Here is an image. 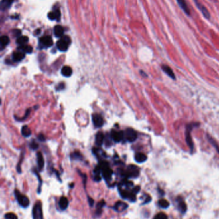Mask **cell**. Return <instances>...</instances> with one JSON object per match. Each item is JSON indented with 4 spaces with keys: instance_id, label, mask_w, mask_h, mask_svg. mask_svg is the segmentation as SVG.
<instances>
[{
    "instance_id": "1",
    "label": "cell",
    "mask_w": 219,
    "mask_h": 219,
    "mask_svg": "<svg viewBox=\"0 0 219 219\" xmlns=\"http://www.w3.org/2000/svg\"><path fill=\"white\" fill-rule=\"evenodd\" d=\"M133 183L125 179L118 184V192L122 199L129 200L131 202H135L136 200V194L133 191Z\"/></svg>"
},
{
    "instance_id": "2",
    "label": "cell",
    "mask_w": 219,
    "mask_h": 219,
    "mask_svg": "<svg viewBox=\"0 0 219 219\" xmlns=\"http://www.w3.org/2000/svg\"><path fill=\"white\" fill-rule=\"evenodd\" d=\"M100 167L102 168V174L103 178L107 182H109L112 179L113 171L109 167V164L106 162H102L100 163Z\"/></svg>"
},
{
    "instance_id": "3",
    "label": "cell",
    "mask_w": 219,
    "mask_h": 219,
    "mask_svg": "<svg viewBox=\"0 0 219 219\" xmlns=\"http://www.w3.org/2000/svg\"><path fill=\"white\" fill-rule=\"evenodd\" d=\"M14 194L18 204H19L20 206L23 208H26L30 206V200H29L28 197L22 194L17 189H15Z\"/></svg>"
},
{
    "instance_id": "4",
    "label": "cell",
    "mask_w": 219,
    "mask_h": 219,
    "mask_svg": "<svg viewBox=\"0 0 219 219\" xmlns=\"http://www.w3.org/2000/svg\"><path fill=\"white\" fill-rule=\"evenodd\" d=\"M139 169L135 165H129L127 170L125 172L122 171V174L123 176L127 178H136L139 176Z\"/></svg>"
},
{
    "instance_id": "5",
    "label": "cell",
    "mask_w": 219,
    "mask_h": 219,
    "mask_svg": "<svg viewBox=\"0 0 219 219\" xmlns=\"http://www.w3.org/2000/svg\"><path fill=\"white\" fill-rule=\"evenodd\" d=\"M71 43V39L68 36H64L58 41L57 43V47L60 51H66L68 49Z\"/></svg>"
},
{
    "instance_id": "6",
    "label": "cell",
    "mask_w": 219,
    "mask_h": 219,
    "mask_svg": "<svg viewBox=\"0 0 219 219\" xmlns=\"http://www.w3.org/2000/svg\"><path fill=\"white\" fill-rule=\"evenodd\" d=\"M32 217L33 219H43V209L42 204L40 201H38L34 204L32 210Z\"/></svg>"
},
{
    "instance_id": "7",
    "label": "cell",
    "mask_w": 219,
    "mask_h": 219,
    "mask_svg": "<svg viewBox=\"0 0 219 219\" xmlns=\"http://www.w3.org/2000/svg\"><path fill=\"white\" fill-rule=\"evenodd\" d=\"M124 133V138L126 139L127 141H128L129 142H133L136 140L137 138V133L135 131V130H134L132 128H128L125 131V132H123Z\"/></svg>"
},
{
    "instance_id": "8",
    "label": "cell",
    "mask_w": 219,
    "mask_h": 219,
    "mask_svg": "<svg viewBox=\"0 0 219 219\" xmlns=\"http://www.w3.org/2000/svg\"><path fill=\"white\" fill-rule=\"evenodd\" d=\"M194 125H195L194 124H189L188 126H187V128L186 131V142L191 151H192V150L194 149V144H193V142H192V139L190 135L191 134L190 131L192 130V128H194Z\"/></svg>"
},
{
    "instance_id": "9",
    "label": "cell",
    "mask_w": 219,
    "mask_h": 219,
    "mask_svg": "<svg viewBox=\"0 0 219 219\" xmlns=\"http://www.w3.org/2000/svg\"><path fill=\"white\" fill-rule=\"evenodd\" d=\"M194 2L198 9L200 10V11L201 12L202 15H204V17L206 18V19H209L210 18V14L208 9H206V7L204 5H202L199 0H194Z\"/></svg>"
},
{
    "instance_id": "10",
    "label": "cell",
    "mask_w": 219,
    "mask_h": 219,
    "mask_svg": "<svg viewBox=\"0 0 219 219\" xmlns=\"http://www.w3.org/2000/svg\"><path fill=\"white\" fill-rule=\"evenodd\" d=\"M111 138L113 141L118 143V142L122 141L124 138V133L122 131L113 130L111 133Z\"/></svg>"
},
{
    "instance_id": "11",
    "label": "cell",
    "mask_w": 219,
    "mask_h": 219,
    "mask_svg": "<svg viewBox=\"0 0 219 219\" xmlns=\"http://www.w3.org/2000/svg\"><path fill=\"white\" fill-rule=\"evenodd\" d=\"M128 207V204H126L125 202H123V201H121V200H118V201L115 203V206H113V209L117 212L121 213L125 211Z\"/></svg>"
},
{
    "instance_id": "12",
    "label": "cell",
    "mask_w": 219,
    "mask_h": 219,
    "mask_svg": "<svg viewBox=\"0 0 219 219\" xmlns=\"http://www.w3.org/2000/svg\"><path fill=\"white\" fill-rule=\"evenodd\" d=\"M92 119L96 128H101L104 125V120L102 116L99 114H93L92 115Z\"/></svg>"
},
{
    "instance_id": "13",
    "label": "cell",
    "mask_w": 219,
    "mask_h": 219,
    "mask_svg": "<svg viewBox=\"0 0 219 219\" xmlns=\"http://www.w3.org/2000/svg\"><path fill=\"white\" fill-rule=\"evenodd\" d=\"M68 205H69V200H68V198L64 196L60 197L59 202V206L60 209L62 211H64L68 208Z\"/></svg>"
},
{
    "instance_id": "14",
    "label": "cell",
    "mask_w": 219,
    "mask_h": 219,
    "mask_svg": "<svg viewBox=\"0 0 219 219\" xmlns=\"http://www.w3.org/2000/svg\"><path fill=\"white\" fill-rule=\"evenodd\" d=\"M177 2L178 3L179 7L181 8V9L183 10L186 15H190V11L188 5H187L185 0H177Z\"/></svg>"
},
{
    "instance_id": "15",
    "label": "cell",
    "mask_w": 219,
    "mask_h": 219,
    "mask_svg": "<svg viewBox=\"0 0 219 219\" xmlns=\"http://www.w3.org/2000/svg\"><path fill=\"white\" fill-rule=\"evenodd\" d=\"M37 162H38V165L39 170L41 171L43 169L44 166V160L41 152H38L37 153Z\"/></svg>"
},
{
    "instance_id": "16",
    "label": "cell",
    "mask_w": 219,
    "mask_h": 219,
    "mask_svg": "<svg viewBox=\"0 0 219 219\" xmlns=\"http://www.w3.org/2000/svg\"><path fill=\"white\" fill-rule=\"evenodd\" d=\"M41 43L44 46L46 47H49L52 46L53 41L52 39L50 36H44L41 39Z\"/></svg>"
},
{
    "instance_id": "17",
    "label": "cell",
    "mask_w": 219,
    "mask_h": 219,
    "mask_svg": "<svg viewBox=\"0 0 219 219\" xmlns=\"http://www.w3.org/2000/svg\"><path fill=\"white\" fill-rule=\"evenodd\" d=\"M25 54L23 51H17L14 53L12 55V59L15 62H20L25 59Z\"/></svg>"
},
{
    "instance_id": "18",
    "label": "cell",
    "mask_w": 219,
    "mask_h": 219,
    "mask_svg": "<svg viewBox=\"0 0 219 219\" xmlns=\"http://www.w3.org/2000/svg\"><path fill=\"white\" fill-rule=\"evenodd\" d=\"M134 159H135L136 162L141 163L145 162L147 159V157L145 154L142 153V152H138L134 156Z\"/></svg>"
},
{
    "instance_id": "19",
    "label": "cell",
    "mask_w": 219,
    "mask_h": 219,
    "mask_svg": "<svg viewBox=\"0 0 219 219\" xmlns=\"http://www.w3.org/2000/svg\"><path fill=\"white\" fill-rule=\"evenodd\" d=\"M72 73H73V71L72 69V68L69 67V66H67V65L64 66L61 69V74L64 76V77H67V78L70 77L72 75Z\"/></svg>"
},
{
    "instance_id": "20",
    "label": "cell",
    "mask_w": 219,
    "mask_h": 219,
    "mask_svg": "<svg viewBox=\"0 0 219 219\" xmlns=\"http://www.w3.org/2000/svg\"><path fill=\"white\" fill-rule=\"evenodd\" d=\"M162 69L166 74H167L168 76H169L170 78L173 79V80H175V75H174L173 71L171 70V69L169 67V66H168L167 65H162Z\"/></svg>"
},
{
    "instance_id": "21",
    "label": "cell",
    "mask_w": 219,
    "mask_h": 219,
    "mask_svg": "<svg viewBox=\"0 0 219 219\" xmlns=\"http://www.w3.org/2000/svg\"><path fill=\"white\" fill-rule=\"evenodd\" d=\"M104 140V134L102 132H98L96 135L95 143L98 146H102Z\"/></svg>"
},
{
    "instance_id": "22",
    "label": "cell",
    "mask_w": 219,
    "mask_h": 219,
    "mask_svg": "<svg viewBox=\"0 0 219 219\" xmlns=\"http://www.w3.org/2000/svg\"><path fill=\"white\" fill-rule=\"evenodd\" d=\"M105 204H106V202H105V200L103 199L102 200L98 203L96 205V216H100L102 214V209L104 208Z\"/></svg>"
},
{
    "instance_id": "23",
    "label": "cell",
    "mask_w": 219,
    "mask_h": 219,
    "mask_svg": "<svg viewBox=\"0 0 219 219\" xmlns=\"http://www.w3.org/2000/svg\"><path fill=\"white\" fill-rule=\"evenodd\" d=\"M54 34L57 37H62L63 34H64V28H63L61 26H56L54 28Z\"/></svg>"
},
{
    "instance_id": "24",
    "label": "cell",
    "mask_w": 219,
    "mask_h": 219,
    "mask_svg": "<svg viewBox=\"0 0 219 219\" xmlns=\"http://www.w3.org/2000/svg\"><path fill=\"white\" fill-rule=\"evenodd\" d=\"M21 134L23 136L29 137L31 134V131L27 126H24L21 129Z\"/></svg>"
},
{
    "instance_id": "25",
    "label": "cell",
    "mask_w": 219,
    "mask_h": 219,
    "mask_svg": "<svg viewBox=\"0 0 219 219\" xmlns=\"http://www.w3.org/2000/svg\"><path fill=\"white\" fill-rule=\"evenodd\" d=\"M28 42V37L26 36H20L17 39V43L21 46H24Z\"/></svg>"
},
{
    "instance_id": "26",
    "label": "cell",
    "mask_w": 219,
    "mask_h": 219,
    "mask_svg": "<svg viewBox=\"0 0 219 219\" xmlns=\"http://www.w3.org/2000/svg\"><path fill=\"white\" fill-rule=\"evenodd\" d=\"M12 1L13 0H2L1 5V9L5 10L8 9V8L10 7V5H11Z\"/></svg>"
},
{
    "instance_id": "27",
    "label": "cell",
    "mask_w": 219,
    "mask_h": 219,
    "mask_svg": "<svg viewBox=\"0 0 219 219\" xmlns=\"http://www.w3.org/2000/svg\"><path fill=\"white\" fill-rule=\"evenodd\" d=\"M20 49L21 50V51L26 53H31L33 51L32 47L28 45H24V46H21Z\"/></svg>"
},
{
    "instance_id": "28",
    "label": "cell",
    "mask_w": 219,
    "mask_h": 219,
    "mask_svg": "<svg viewBox=\"0 0 219 219\" xmlns=\"http://www.w3.org/2000/svg\"><path fill=\"white\" fill-rule=\"evenodd\" d=\"M0 41H1V45L2 47H4L9 44L10 39L9 38V37L4 35V36L1 37V39H0Z\"/></svg>"
},
{
    "instance_id": "29",
    "label": "cell",
    "mask_w": 219,
    "mask_h": 219,
    "mask_svg": "<svg viewBox=\"0 0 219 219\" xmlns=\"http://www.w3.org/2000/svg\"><path fill=\"white\" fill-rule=\"evenodd\" d=\"M33 173L35 174L37 177H38V181H39V185H38V194H40V193L41 192V186H42V183H43V181H42V179L41 178V176H39L38 172H36L35 170H33Z\"/></svg>"
},
{
    "instance_id": "30",
    "label": "cell",
    "mask_w": 219,
    "mask_h": 219,
    "mask_svg": "<svg viewBox=\"0 0 219 219\" xmlns=\"http://www.w3.org/2000/svg\"><path fill=\"white\" fill-rule=\"evenodd\" d=\"M158 204H159L160 207H161L163 208H167L170 205L168 201H167V200H165L164 199H160L159 200V202H158Z\"/></svg>"
},
{
    "instance_id": "31",
    "label": "cell",
    "mask_w": 219,
    "mask_h": 219,
    "mask_svg": "<svg viewBox=\"0 0 219 219\" xmlns=\"http://www.w3.org/2000/svg\"><path fill=\"white\" fill-rule=\"evenodd\" d=\"M71 159L72 160H82V155L78 151L74 152L71 154Z\"/></svg>"
},
{
    "instance_id": "32",
    "label": "cell",
    "mask_w": 219,
    "mask_h": 219,
    "mask_svg": "<svg viewBox=\"0 0 219 219\" xmlns=\"http://www.w3.org/2000/svg\"><path fill=\"white\" fill-rule=\"evenodd\" d=\"M5 219H18V217L14 213H7L5 215Z\"/></svg>"
},
{
    "instance_id": "33",
    "label": "cell",
    "mask_w": 219,
    "mask_h": 219,
    "mask_svg": "<svg viewBox=\"0 0 219 219\" xmlns=\"http://www.w3.org/2000/svg\"><path fill=\"white\" fill-rule=\"evenodd\" d=\"M179 208L182 213H184L186 211V205L183 201H181L179 203Z\"/></svg>"
},
{
    "instance_id": "34",
    "label": "cell",
    "mask_w": 219,
    "mask_h": 219,
    "mask_svg": "<svg viewBox=\"0 0 219 219\" xmlns=\"http://www.w3.org/2000/svg\"><path fill=\"white\" fill-rule=\"evenodd\" d=\"M153 219H168L167 215L164 213H159L155 216Z\"/></svg>"
},
{
    "instance_id": "35",
    "label": "cell",
    "mask_w": 219,
    "mask_h": 219,
    "mask_svg": "<svg viewBox=\"0 0 219 219\" xmlns=\"http://www.w3.org/2000/svg\"><path fill=\"white\" fill-rule=\"evenodd\" d=\"M30 147H31V148L33 150H36V149H38L39 145H38V143H37L36 142H35V141H32V142H31V143H30Z\"/></svg>"
},
{
    "instance_id": "36",
    "label": "cell",
    "mask_w": 219,
    "mask_h": 219,
    "mask_svg": "<svg viewBox=\"0 0 219 219\" xmlns=\"http://www.w3.org/2000/svg\"><path fill=\"white\" fill-rule=\"evenodd\" d=\"M79 173H80V175L83 178V183H84V187L86 188V181H87V176L86 174H82L79 172Z\"/></svg>"
},
{
    "instance_id": "37",
    "label": "cell",
    "mask_w": 219,
    "mask_h": 219,
    "mask_svg": "<svg viewBox=\"0 0 219 219\" xmlns=\"http://www.w3.org/2000/svg\"><path fill=\"white\" fill-rule=\"evenodd\" d=\"M88 202H89V206H90L91 207H93V205H94V203L93 199H92V198L89 196L88 197Z\"/></svg>"
},
{
    "instance_id": "38",
    "label": "cell",
    "mask_w": 219,
    "mask_h": 219,
    "mask_svg": "<svg viewBox=\"0 0 219 219\" xmlns=\"http://www.w3.org/2000/svg\"><path fill=\"white\" fill-rule=\"evenodd\" d=\"M150 201H151V197H150V196H149V195H147V198L145 199V201L142 204H146V203H149Z\"/></svg>"
},
{
    "instance_id": "39",
    "label": "cell",
    "mask_w": 219,
    "mask_h": 219,
    "mask_svg": "<svg viewBox=\"0 0 219 219\" xmlns=\"http://www.w3.org/2000/svg\"><path fill=\"white\" fill-rule=\"evenodd\" d=\"M64 88V83H60L59 85V86H58L56 88L57 89L56 90H57V91H59V90H62V89H63Z\"/></svg>"
},
{
    "instance_id": "40",
    "label": "cell",
    "mask_w": 219,
    "mask_h": 219,
    "mask_svg": "<svg viewBox=\"0 0 219 219\" xmlns=\"http://www.w3.org/2000/svg\"><path fill=\"white\" fill-rule=\"evenodd\" d=\"M38 139L40 141H44L45 140V138H44V136L43 134H40L38 136Z\"/></svg>"
},
{
    "instance_id": "41",
    "label": "cell",
    "mask_w": 219,
    "mask_h": 219,
    "mask_svg": "<svg viewBox=\"0 0 219 219\" xmlns=\"http://www.w3.org/2000/svg\"><path fill=\"white\" fill-rule=\"evenodd\" d=\"M73 186H74V183H72V184H70V187L71 188H73Z\"/></svg>"
}]
</instances>
